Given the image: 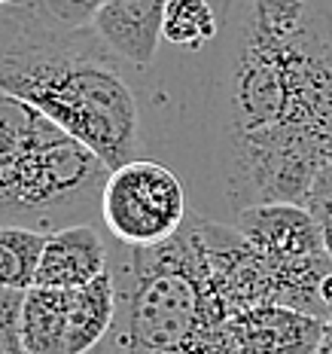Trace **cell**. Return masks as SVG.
Segmentation results:
<instances>
[{
    "mask_svg": "<svg viewBox=\"0 0 332 354\" xmlns=\"http://www.w3.org/2000/svg\"><path fill=\"white\" fill-rule=\"evenodd\" d=\"M189 211L186 183L162 159L137 156L110 168L101 193V226L122 245L153 248L174 239Z\"/></svg>",
    "mask_w": 332,
    "mask_h": 354,
    "instance_id": "cell-5",
    "label": "cell"
},
{
    "mask_svg": "<svg viewBox=\"0 0 332 354\" xmlns=\"http://www.w3.org/2000/svg\"><path fill=\"white\" fill-rule=\"evenodd\" d=\"M302 208L314 217L317 230L323 235V245H326V254L332 260V165H326L317 180L311 183V189L302 198Z\"/></svg>",
    "mask_w": 332,
    "mask_h": 354,
    "instance_id": "cell-13",
    "label": "cell"
},
{
    "mask_svg": "<svg viewBox=\"0 0 332 354\" xmlns=\"http://www.w3.org/2000/svg\"><path fill=\"white\" fill-rule=\"evenodd\" d=\"M219 34L137 68L144 156L183 177L189 208L235 223L302 205L332 165V19L317 0H217Z\"/></svg>",
    "mask_w": 332,
    "mask_h": 354,
    "instance_id": "cell-1",
    "label": "cell"
},
{
    "mask_svg": "<svg viewBox=\"0 0 332 354\" xmlns=\"http://www.w3.org/2000/svg\"><path fill=\"white\" fill-rule=\"evenodd\" d=\"M43 245L46 232L0 223V287H16V290L34 287Z\"/></svg>",
    "mask_w": 332,
    "mask_h": 354,
    "instance_id": "cell-11",
    "label": "cell"
},
{
    "mask_svg": "<svg viewBox=\"0 0 332 354\" xmlns=\"http://www.w3.org/2000/svg\"><path fill=\"white\" fill-rule=\"evenodd\" d=\"M217 0H168L162 19V43L183 53H198L219 34Z\"/></svg>",
    "mask_w": 332,
    "mask_h": 354,
    "instance_id": "cell-10",
    "label": "cell"
},
{
    "mask_svg": "<svg viewBox=\"0 0 332 354\" xmlns=\"http://www.w3.org/2000/svg\"><path fill=\"white\" fill-rule=\"evenodd\" d=\"M3 3H12V0H0V6H3Z\"/></svg>",
    "mask_w": 332,
    "mask_h": 354,
    "instance_id": "cell-17",
    "label": "cell"
},
{
    "mask_svg": "<svg viewBox=\"0 0 332 354\" xmlns=\"http://www.w3.org/2000/svg\"><path fill=\"white\" fill-rule=\"evenodd\" d=\"M317 3H320V6H323V10H326V12H329V19H332V0H317Z\"/></svg>",
    "mask_w": 332,
    "mask_h": 354,
    "instance_id": "cell-16",
    "label": "cell"
},
{
    "mask_svg": "<svg viewBox=\"0 0 332 354\" xmlns=\"http://www.w3.org/2000/svg\"><path fill=\"white\" fill-rule=\"evenodd\" d=\"M326 321L302 308L265 302L235 312L226 327L244 354H314Z\"/></svg>",
    "mask_w": 332,
    "mask_h": 354,
    "instance_id": "cell-7",
    "label": "cell"
},
{
    "mask_svg": "<svg viewBox=\"0 0 332 354\" xmlns=\"http://www.w3.org/2000/svg\"><path fill=\"white\" fill-rule=\"evenodd\" d=\"M137 64L86 28H68L31 0L0 6V88L34 104L110 168L144 156Z\"/></svg>",
    "mask_w": 332,
    "mask_h": 354,
    "instance_id": "cell-2",
    "label": "cell"
},
{
    "mask_svg": "<svg viewBox=\"0 0 332 354\" xmlns=\"http://www.w3.org/2000/svg\"><path fill=\"white\" fill-rule=\"evenodd\" d=\"M314 354H332V315H329L326 330H323V339H320V345H317Z\"/></svg>",
    "mask_w": 332,
    "mask_h": 354,
    "instance_id": "cell-15",
    "label": "cell"
},
{
    "mask_svg": "<svg viewBox=\"0 0 332 354\" xmlns=\"http://www.w3.org/2000/svg\"><path fill=\"white\" fill-rule=\"evenodd\" d=\"M21 306L25 290L0 287V354H28L21 333Z\"/></svg>",
    "mask_w": 332,
    "mask_h": 354,
    "instance_id": "cell-12",
    "label": "cell"
},
{
    "mask_svg": "<svg viewBox=\"0 0 332 354\" xmlns=\"http://www.w3.org/2000/svg\"><path fill=\"white\" fill-rule=\"evenodd\" d=\"M110 272L116 318L107 336L122 345L180 351L198 333L228 321L189 223L153 248H131L110 235Z\"/></svg>",
    "mask_w": 332,
    "mask_h": 354,
    "instance_id": "cell-4",
    "label": "cell"
},
{
    "mask_svg": "<svg viewBox=\"0 0 332 354\" xmlns=\"http://www.w3.org/2000/svg\"><path fill=\"white\" fill-rule=\"evenodd\" d=\"M107 177L92 147L0 88V223L40 232L101 223Z\"/></svg>",
    "mask_w": 332,
    "mask_h": 354,
    "instance_id": "cell-3",
    "label": "cell"
},
{
    "mask_svg": "<svg viewBox=\"0 0 332 354\" xmlns=\"http://www.w3.org/2000/svg\"><path fill=\"white\" fill-rule=\"evenodd\" d=\"M40 12H46L49 19H55L58 25L68 28H86L92 25L98 10L107 0H31Z\"/></svg>",
    "mask_w": 332,
    "mask_h": 354,
    "instance_id": "cell-14",
    "label": "cell"
},
{
    "mask_svg": "<svg viewBox=\"0 0 332 354\" xmlns=\"http://www.w3.org/2000/svg\"><path fill=\"white\" fill-rule=\"evenodd\" d=\"M110 269V235L101 223L46 232L34 287H83Z\"/></svg>",
    "mask_w": 332,
    "mask_h": 354,
    "instance_id": "cell-8",
    "label": "cell"
},
{
    "mask_svg": "<svg viewBox=\"0 0 332 354\" xmlns=\"http://www.w3.org/2000/svg\"><path fill=\"white\" fill-rule=\"evenodd\" d=\"M116 318L113 272L83 287H28L21 333L28 354H88Z\"/></svg>",
    "mask_w": 332,
    "mask_h": 354,
    "instance_id": "cell-6",
    "label": "cell"
},
{
    "mask_svg": "<svg viewBox=\"0 0 332 354\" xmlns=\"http://www.w3.org/2000/svg\"><path fill=\"white\" fill-rule=\"evenodd\" d=\"M168 0H107L92 28L125 62L150 68L162 49V19Z\"/></svg>",
    "mask_w": 332,
    "mask_h": 354,
    "instance_id": "cell-9",
    "label": "cell"
}]
</instances>
